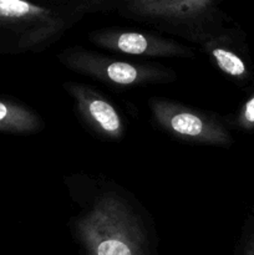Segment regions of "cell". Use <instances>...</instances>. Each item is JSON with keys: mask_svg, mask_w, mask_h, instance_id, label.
Here are the masks:
<instances>
[{"mask_svg": "<svg viewBox=\"0 0 254 255\" xmlns=\"http://www.w3.org/2000/svg\"><path fill=\"white\" fill-rule=\"evenodd\" d=\"M237 125L246 131L254 129V94L242 106L241 111L237 116Z\"/></svg>", "mask_w": 254, "mask_h": 255, "instance_id": "obj_11", "label": "cell"}, {"mask_svg": "<svg viewBox=\"0 0 254 255\" xmlns=\"http://www.w3.org/2000/svg\"><path fill=\"white\" fill-rule=\"evenodd\" d=\"M89 40L101 49L139 57L194 59L196 51L174 40L154 32L127 27H102L89 34Z\"/></svg>", "mask_w": 254, "mask_h": 255, "instance_id": "obj_6", "label": "cell"}, {"mask_svg": "<svg viewBox=\"0 0 254 255\" xmlns=\"http://www.w3.org/2000/svg\"><path fill=\"white\" fill-rule=\"evenodd\" d=\"M44 127L41 117L30 107L0 97V132L30 134L41 131Z\"/></svg>", "mask_w": 254, "mask_h": 255, "instance_id": "obj_8", "label": "cell"}, {"mask_svg": "<svg viewBox=\"0 0 254 255\" xmlns=\"http://www.w3.org/2000/svg\"><path fill=\"white\" fill-rule=\"evenodd\" d=\"M64 89L72 99L77 115L100 138L121 141L126 125L119 110L107 97L89 85L65 82Z\"/></svg>", "mask_w": 254, "mask_h": 255, "instance_id": "obj_7", "label": "cell"}, {"mask_svg": "<svg viewBox=\"0 0 254 255\" xmlns=\"http://www.w3.org/2000/svg\"><path fill=\"white\" fill-rule=\"evenodd\" d=\"M199 46L224 75L236 80H246L248 76V67L244 60L227 44L226 31L206 40Z\"/></svg>", "mask_w": 254, "mask_h": 255, "instance_id": "obj_9", "label": "cell"}, {"mask_svg": "<svg viewBox=\"0 0 254 255\" xmlns=\"http://www.w3.org/2000/svg\"><path fill=\"white\" fill-rule=\"evenodd\" d=\"M242 255H254V237H249L242 249Z\"/></svg>", "mask_w": 254, "mask_h": 255, "instance_id": "obj_13", "label": "cell"}, {"mask_svg": "<svg viewBox=\"0 0 254 255\" xmlns=\"http://www.w3.org/2000/svg\"><path fill=\"white\" fill-rule=\"evenodd\" d=\"M72 233L85 255H151L152 237L127 194L106 186L72 222Z\"/></svg>", "mask_w": 254, "mask_h": 255, "instance_id": "obj_1", "label": "cell"}, {"mask_svg": "<svg viewBox=\"0 0 254 255\" xmlns=\"http://www.w3.org/2000/svg\"><path fill=\"white\" fill-rule=\"evenodd\" d=\"M57 59L70 71L89 76L116 90L167 84L177 79L176 72L163 65L119 60L81 46L67 47L57 55Z\"/></svg>", "mask_w": 254, "mask_h": 255, "instance_id": "obj_4", "label": "cell"}, {"mask_svg": "<svg viewBox=\"0 0 254 255\" xmlns=\"http://www.w3.org/2000/svg\"><path fill=\"white\" fill-rule=\"evenodd\" d=\"M81 17L72 5L0 0V47L15 54L41 51Z\"/></svg>", "mask_w": 254, "mask_h": 255, "instance_id": "obj_2", "label": "cell"}, {"mask_svg": "<svg viewBox=\"0 0 254 255\" xmlns=\"http://www.w3.org/2000/svg\"><path fill=\"white\" fill-rule=\"evenodd\" d=\"M112 11L198 45L224 31L219 0H114Z\"/></svg>", "mask_w": 254, "mask_h": 255, "instance_id": "obj_3", "label": "cell"}, {"mask_svg": "<svg viewBox=\"0 0 254 255\" xmlns=\"http://www.w3.org/2000/svg\"><path fill=\"white\" fill-rule=\"evenodd\" d=\"M37 2H44V4H57V5H72L77 9L80 12L79 7H77V0H34ZM81 14V12H80ZM82 15V14H81Z\"/></svg>", "mask_w": 254, "mask_h": 255, "instance_id": "obj_12", "label": "cell"}, {"mask_svg": "<svg viewBox=\"0 0 254 255\" xmlns=\"http://www.w3.org/2000/svg\"><path fill=\"white\" fill-rule=\"evenodd\" d=\"M154 124L177 139L206 146H228L232 136L214 115L162 97L148 101Z\"/></svg>", "mask_w": 254, "mask_h": 255, "instance_id": "obj_5", "label": "cell"}, {"mask_svg": "<svg viewBox=\"0 0 254 255\" xmlns=\"http://www.w3.org/2000/svg\"><path fill=\"white\" fill-rule=\"evenodd\" d=\"M114 0H77V7L82 16L92 12L112 11Z\"/></svg>", "mask_w": 254, "mask_h": 255, "instance_id": "obj_10", "label": "cell"}]
</instances>
